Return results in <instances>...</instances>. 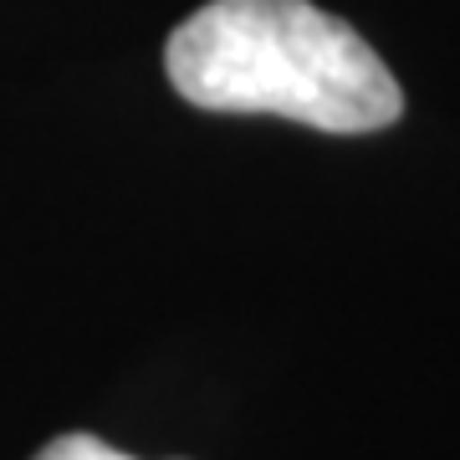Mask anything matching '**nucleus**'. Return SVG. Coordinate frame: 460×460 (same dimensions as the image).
<instances>
[{
  "label": "nucleus",
  "mask_w": 460,
  "mask_h": 460,
  "mask_svg": "<svg viewBox=\"0 0 460 460\" xmlns=\"http://www.w3.org/2000/svg\"><path fill=\"white\" fill-rule=\"evenodd\" d=\"M164 66L205 113H277L323 133H378L404 113L378 51L313 0H210L169 36Z\"/></svg>",
  "instance_id": "obj_1"
},
{
  "label": "nucleus",
  "mask_w": 460,
  "mask_h": 460,
  "mask_svg": "<svg viewBox=\"0 0 460 460\" xmlns=\"http://www.w3.org/2000/svg\"><path fill=\"white\" fill-rule=\"evenodd\" d=\"M36 460H133V456H123V450H113V445H102L98 435H62V440H51L47 450Z\"/></svg>",
  "instance_id": "obj_2"
}]
</instances>
